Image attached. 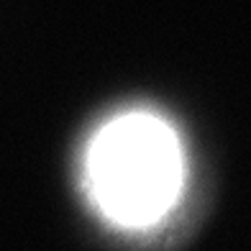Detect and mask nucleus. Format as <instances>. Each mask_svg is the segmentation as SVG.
<instances>
[{
    "label": "nucleus",
    "mask_w": 251,
    "mask_h": 251,
    "mask_svg": "<svg viewBox=\"0 0 251 251\" xmlns=\"http://www.w3.org/2000/svg\"><path fill=\"white\" fill-rule=\"evenodd\" d=\"M187 156L175 123L151 108H126L90 133L82 151V190L108 226L146 233L179 205Z\"/></svg>",
    "instance_id": "1"
}]
</instances>
